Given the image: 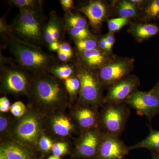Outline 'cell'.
I'll use <instances>...</instances> for the list:
<instances>
[{"label": "cell", "instance_id": "obj_1", "mask_svg": "<svg viewBox=\"0 0 159 159\" xmlns=\"http://www.w3.org/2000/svg\"><path fill=\"white\" fill-rule=\"evenodd\" d=\"M7 43L9 51L20 66L37 74L46 73L54 66V59L35 45L9 35Z\"/></svg>", "mask_w": 159, "mask_h": 159}, {"label": "cell", "instance_id": "obj_2", "mask_svg": "<svg viewBox=\"0 0 159 159\" xmlns=\"http://www.w3.org/2000/svg\"><path fill=\"white\" fill-rule=\"evenodd\" d=\"M20 14L13 24V30L20 39L34 44L42 40L41 20L39 10L20 9Z\"/></svg>", "mask_w": 159, "mask_h": 159}, {"label": "cell", "instance_id": "obj_3", "mask_svg": "<svg viewBox=\"0 0 159 159\" xmlns=\"http://www.w3.org/2000/svg\"><path fill=\"white\" fill-rule=\"evenodd\" d=\"M38 78L33 83V96L38 101L51 105L60 102L65 97L63 89L59 82L46 73L38 74Z\"/></svg>", "mask_w": 159, "mask_h": 159}, {"label": "cell", "instance_id": "obj_4", "mask_svg": "<svg viewBox=\"0 0 159 159\" xmlns=\"http://www.w3.org/2000/svg\"><path fill=\"white\" fill-rule=\"evenodd\" d=\"M77 77L80 82V96L87 103H97L101 98L100 81L98 75L86 66H77Z\"/></svg>", "mask_w": 159, "mask_h": 159}, {"label": "cell", "instance_id": "obj_5", "mask_svg": "<svg viewBox=\"0 0 159 159\" xmlns=\"http://www.w3.org/2000/svg\"><path fill=\"white\" fill-rule=\"evenodd\" d=\"M125 102L141 115L152 119L159 113V97L152 91H134Z\"/></svg>", "mask_w": 159, "mask_h": 159}, {"label": "cell", "instance_id": "obj_6", "mask_svg": "<svg viewBox=\"0 0 159 159\" xmlns=\"http://www.w3.org/2000/svg\"><path fill=\"white\" fill-rule=\"evenodd\" d=\"M133 61L120 59L109 62L100 69L98 76L100 82L105 85H113L128 75L133 66Z\"/></svg>", "mask_w": 159, "mask_h": 159}, {"label": "cell", "instance_id": "obj_7", "mask_svg": "<svg viewBox=\"0 0 159 159\" xmlns=\"http://www.w3.org/2000/svg\"><path fill=\"white\" fill-rule=\"evenodd\" d=\"M3 85L5 90L13 93H21L28 89L27 75L21 67H2Z\"/></svg>", "mask_w": 159, "mask_h": 159}, {"label": "cell", "instance_id": "obj_8", "mask_svg": "<svg viewBox=\"0 0 159 159\" xmlns=\"http://www.w3.org/2000/svg\"><path fill=\"white\" fill-rule=\"evenodd\" d=\"M125 107L118 104L108 106L103 112L102 122L108 134L115 136L123 129L126 119Z\"/></svg>", "mask_w": 159, "mask_h": 159}, {"label": "cell", "instance_id": "obj_9", "mask_svg": "<svg viewBox=\"0 0 159 159\" xmlns=\"http://www.w3.org/2000/svg\"><path fill=\"white\" fill-rule=\"evenodd\" d=\"M129 151L116 137L108 134L101 142L97 155L99 159H123Z\"/></svg>", "mask_w": 159, "mask_h": 159}, {"label": "cell", "instance_id": "obj_10", "mask_svg": "<svg viewBox=\"0 0 159 159\" xmlns=\"http://www.w3.org/2000/svg\"><path fill=\"white\" fill-rule=\"evenodd\" d=\"M139 80L135 76L126 77L119 81L109 90L107 101L113 104H119L126 100L139 85Z\"/></svg>", "mask_w": 159, "mask_h": 159}, {"label": "cell", "instance_id": "obj_11", "mask_svg": "<svg viewBox=\"0 0 159 159\" xmlns=\"http://www.w3.org/2000/svg\"><path fill=\"white\" fill-rule=\"evenodd\" d=\"M88 17L90 24L94 28H97L101 25L107 14V8L101 1H93L80 9Z\"/></svg>", "mask_w": 159, "mask_h": 159}, {"label": "cell", "instance_id": "obj_12", "mask_svg": "<svg viewBox=\"0 0 159 159\" xmlns=\"http://www.w3.org/2000/svg\"><path fill=\"white\" fill-rule=\"evenodd\" d=\"M39 133V125L37 119L28 116L22 119L16 128V133L20 139L27 142L35 141Z\"/></svg>", "mask_w": 159, "mask_h": 159}, {"label": "cell", "instance_id": "obj_13", "mask_svg": "<svg viewBox=\"0 0 159 159\" xmlns=\"http://www.w3.org/2000/svg\"><path fill=\"white\" fill-rule=\"evenodd\" d=\"M100 143L99 134L93 131H89L80 142L77 148L78 153L84 157H93L98 153Z\"/></svg>", "mask_w": 159, "mask_h": 159}, {"label": "cell", "instance_id": "obj_14", "mask_svg": "<svg viewBox=\"0 0 159 159\" xmlns=\"http://www.w3.org/2000/svg\"><path fill=\"white\" fill-rule=\"evenodd\" d=\"M80 52L86 67L91 70L100 69L109 63V58L105 51L97 48Z\"/></svg>", "mask_w": 159, "mask_h": 159}, {"label": "cell", "instance_id": "obj_15", "mask_svg": "<svg viewBox=\"0 0 159 159\" xmlns=\"http://www.w3.org/2000/svg\"><path fill=\"white\" fill-rule=\"evenodd\" d=\"M128 148L129 151L138 148H146L159 153V130L151 129L150 133L145 139Z\"/></svg>", "mask_w": 159, "mask_h": 159}, {"label": "cell", "instance_id": "obj_16", "mask_svg": "<svg viewBox=\"0 0 159 159\" xmlns=\"http://www.w3.org/2000/svg\"><path fill=\"white\" fill-rule=\"evenodd\" d=\"M131 32L138 40L142 41L156 35L159 32V28L153 24L138 25L133 26Z\"/></svg>", "mask_w": 159, "mask_h": 159}, {"label": "cell", "instance_id": "obj_17", "mask_svg": "<svg viewBox=\"0 0 159 159\" xmlns=\"http://www.w3.org/2000/svg\"><path fill=\"white\" fill-rule=\"evenodd\" d=\"M76 116L80 125L84 129L94 127L97 122L96 114L89 109H80L77 111Z\"/></svg>", "mask_w": 159, "mask_h": 159}, {"label": "cell", "instance_id": "obj_18", "mask_svg": "<svg viewBox=\"0 0 159 159\" xmlns=\"http://www.w3.org/2000/svg\"><path fill=\"white\" fill-rule=\"evenodd\" d=\"M53 127L57 134L61 136H66L72 130L73 125L67 117L60 116L54 119Z\"/></svg>", "mask_w": 159, "mask_h": 159}, {"label": "cell", "instance_id": "obj_19", "mask_svg": "<svg viewBox=\"0 0 159 159\" xmlns=\"http://www.w3.org/2000/svg\"><path fill=\"white\" fill-rule=\"evenodd\" d=\"M2 148L8 159H29L25 150L18 145L8 144Z\"/></svg>", "mask_w": 159, "mask_h": 159}, {"label": "cell", "instance_id": "obj_20", "mask_svg": "<svg viewBox=\"0 0 159 159\" xmlns=\"http://www.w3.org/2000/svg\"><path fill=\"white\" fill-rule=\"evenodd\" d=\"M118 13L120 17L129 19L136 16V5L130 1H122L118 5Z\"/></svg>", "mask_w": 159, "mask_h": 159}, {"label": "cell", "instance_id": "obj_21", "mask_svg": "<svg viewBox=\"0 0 159 159\" xmlns=\"http://www.w3.org/2000/svg\"><path fill=\"white\" fill-rule=\"evenodd\" d=\"M50 72L58 79L66 80L71 77L74 74V69L73 66L69 65L54 66L50 70Z\"/></svg>", "mask_w": 159, "mask_h": 159}, {"label": "cell", "instance_id": "obj_22", "mask_svg": "<svg viewBox=\"0 0 159 159\" xmlns=\"http://www.w3.org/2000/svg\"><path fill=\"white\" fill-rule=\"evenodd\" d=\"M11 5L19 7L20 9H30L40 11V1L34 0H12Z\"/></svg>", "mask_w": 159, "mask_h": 159}, {"label": "cell", "instance_id": "obj_23", "mask_svg": "<svg viewBox=\"0 0 159 159\" xmlns=\"http://www.w3.org/2000/svg\"><path fill=\"white\" fill-rule=\"evenodd\" d=\"M76 45L79 52H82L97 48L99 43L96 39L89 38L82 40L77 41Z\"/></svg>", "mask_w": 159, "mask_h": 159}, {"label": "cell", "instance_id": "obj_24", "mask_svg": "<svg viewBox=\"0 0 159 159\" xmlns=\"http://www.w3.org/2000/svg\"><path fill=\"white\" fill-rule=\"evenodd\" d=\"M66 90L70 95H74L80 91V82L78 77H71L65 80Z\"/></svg>", "mask_w": 159, "mask_h": 159}, {"label": "cell", "instance_id": "obj_25", "mask_svg": "<svg viewBox=\"0 0 159 159\" xmlns=\"http://www.w3.org/2000/svg\"><path fill=\"white\" fill-rule=\"evenodd\" d=\"M128 23V19L118 17L107 20L108 29L111 32L119 31Z\"/></svg>", "mask_w": 159, "mask_h": 159}, {"label": "cell", "instance_id": "obj_26", "mask_svg": "<svg viewBox=\"0 0 159 159\" xmlns=\"http://www.w3.org/2000/svg\"><path fill=\"white\" fill-rule=\"evenodd\" d=\"M66 24L70 29L86 27V20L77 15L70 16L66 20Z\"/></svg>", "mask_w": 159, "mask_h": 159}, {"label": "cell", "instance_id": "obj_27", "mask_svg": "<svg viewBox=\"0 0 159 159\" xmlns=\"http://www.w3.org/2000/svg\"><path fill=\"white\" fill-rule=\"evenodd\" d=\"M70 34L77 41L82 40L90 37L91 34L86 27L70 29Z\"/></svg>", "mask_w": 159, "mask_h": 159}, {"label": "cell", "instance_id": "obj_28", "mask_svg": "<svg viewBox=\"0 0 159 159\" xmlns=\"http://www.w3.org/2000/svg\"><path fill=\"white\" fill-rule=\"evenodd\" d=\"M145 13L149 18L159 17V0L151 1L145 9Z\"/></svg>", "mask_w": 159, "mask_h": 159}, {"label": "cell", "instance_id": "obj_29", "mask_svg": "<svg viewBox=\"0 0 159 159\" xmlns=\"http://www.w3.org/2000/svg\"><path fill=\"white\" fill-rule=\"evenodd\" d=\"M10 111L14 116L20 118L26 112L25 105L21 101H17L11 106Z\"/></svg>", "mask_w": 159, "mask_h": 159}, {"label": "cell", "instance_id": "obj_30", "mask_svg": "<svg viewBox=\"0 0 159 159\" xmlns=\"http://www.w3.org/2000/svg\"><path fill=\"white\" fill-rule=\"evenodd\" d=\"M52 150L54 155L60 157L66 152L67 151V146L66 143L58 142L53 145Z\"/></svg>", "mask_w": 159, "mask_h": 159}, {"label": "cell", "instance_id": "obj_31", "mask_svg": "<svg viewBox=\"0 0 159 159\" xmlns=\"http://www.w3.org/2000/svg\"><path fill=\"white\" fill-rule=\"evenodd\" d=\"M53 20L52 19L46 27L43 34V37L45 40L49 45L54 42L53 37Z\"/></svg>", "mask_w": 159, "mask_h": 159}, {"label": "cell", "instance_id": "obj_32", "mask_svg": "<svg viewBox=\"0 0 159 159\" xmlns=\"http://www.w3.org/2000/svg\"><path fill=\"white\" fill-rule=\"evenodd\" d=\"M39 145L43 150L47 152L52 149L53 144L51 139L43 135L40 140Z\"/></svg>", "mask_w": 159, "mask_h": 159}, {"label": "cell", "instance_id": "obj_33", "mask_svg": "<svg viewBox=\"0 0 159 159\" xmlns=\"http://www.w3.org/2000/svg\"><path fill=\"white\" fill-rule=\"evenodd\" d=\"M10 102L6 97H1L0 99V111L2 112H7L11 109Z\"/></svg>", "mask_w": 159, "mask_h": 159}, {"label": "cell", "instance_id": "obj_34", "mask_svg": "<svg viewBox=\"0 0 159 159\" xmlns=\"http://www.w3.org/2000/svg\"><path fill=\"white\" fill-rule=\"evenodd\" d=\"M53 20V37L54 42H57L60 37L61 31L60 26L55 20Z\"/></svg>", "mask_w": 159, "mask_h": 159}, {"label": "cell", "instance_id": "obj_35", "mask_svg": "<svg viewBox=\"0 0 159 159\" xmlns=\"http://www.w3.org/2000/svg\"><path fill=\"white\" fill-rule=\"evenodd\" d=\"M58 51H61L63 53H66L71 57L73 55L72 48L70 44L67 43H63L60 44V47Z\"/></svg>", "mask_w": 159, "mask_h": 159}, {"label": "cell", "instance_id": "obj_36", "mask_svg": "<svg viewBox=\"0 0 159 159\" xmlns=\"http://www.w3.org/2000/svg\"><path fill=\"white\" fill-rule=\"evenodd\" d=\"M107 45V52H110L115 42V36L112 32L106 36Z\"/></svg>", "mask_w": 159, "mask_h": 159}, {"label": "cell", "instance_id": "obj_37", "mask_svg": "<svg viewBox=\"0 0 159 159\" xmlns=\"http://www.w3.org/2000/svg\"><path fill=\"white\" fill-rule=\"evenodd\" d=\"M60 2L63 8L66 11L70 9L73 7L74 4V1L73 0H61Z\"/></svg>", "mask_w": 159, "mask_h": 159}, {"label": "cell", "instance_id": "obj_38", "mask_svg": "<svg viewBox=\"0 0 159 159\" xmlns=\"http://www.w3.org/2000/svg\"><path fill=\"white\" fill-rule=\"evenodd\" d=\"M99 46L101 50L105 51V52H107V45L106 36L102 38L99 40Z\"/></svg>", "mask_w": 159, "mask_h": 159}, {"label": "cell", "instance_id": "obj_39", "mask_svg": "<svg viewBox=\"0 0 159 159\" xmlns=\"http://www.w3.org/2000/svg\"><path fill=\"white\" fill-rule=\"evenodd\" d=\"M57 55L59 59L63 62H66L71 58L68 54L59 51H57Z\"/></svg>", "mask_w": 159, "mask_h": 159}, {"label": "cell", "instance_id": "obj_40", "mask_svg": "<svg viewBox=\"0 0 159 159\" xmlns=\"http://www.w3.org/2000/svg\"><path fill=\"white\" fill-rule=\"evenodd\" d=\"M8 125V121L6 118L1 116L0 118V131L2 132L5 130Z\"/></svg>", "mask_w": 159, "mask_h": 159}, {"label": "cell", "instance_id": "obj_41", "mask_svg": "<svg viewBox=\"0 0 159 159\" xmlns=\"http://www.w3.org/2000/svg\"><path fill=\"white\" fill-rule=\"evenodd\" d=\"M60 47V44L57 42H53L49 45L50 50L52 51H58Z\"/></svg>", "mask_w": 159, "mask_h": 159}, {"label": "cell", "instance_id": "obj_42", "mask_svg": "<svg viewBox=\"0 0 159 159\" xmlns=\"http://www.w3.org/2000/svg\"><path fill=\"white\" fill-rule=\"evenodd\" d=\"M0 159H8L2 147H1L0 150Z\"/></svg>", "mask_w": 159, "mask_h": 159}, {"label": "cell", "instance_id": "obj_43", "mask_svg": "<svg viewBox=\"0 0 159 159\" xmlns=\"http://www.w3.org/2000/svg\"><path fill=\"white\" fill-rule=\"evenodd\" d=\"M152 91L154 93H155L159 97V83L152 90Z\"/></svg>", "mask_w": 159, "mask_h": 159}, {"label": "cell", "instance_id": "obj_44", "mask_svg": "<svg viewBox=\"0 0 159 159\" xmlns=\"http://www.w3.org/2000/svg\"><path fill=\"white\" fill-rule=\"evenodd\" d=\"M152 159H159V153H156V152H152Z\"/></svg>", "mask_w": 159, "mask_h": 159}, {"label": "cell", "instance_id": "obj_45", "mask_svg": "<svg viewBox=\"0 0 159 159\" xmlns=\"http://www.w3.org/2000/svg\"><path fill=\"white\" fill-rule=\"evenodd\" d=\"M131 2L134 3V5L136 6L137 4H140L143 2V1H139V0H132V1H130Z\"/></svg>", "mask_w": 159, "mask_h": 159}, {"label": "cell", "instance_id": "obj_46", "mask_svg": "<svg viewBox=\"0 0 159 159\" xmlns=\"http://www.w3.org/2000/svg\"><path fill=\"white\" fill-rule=\"evenodd\" d=\"M48 159H60L59 157H57L53 155L52 156L49 157V158Z\"/></svg>", "mask_w": 159, "mask_h": 159}]
</instances>
